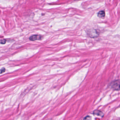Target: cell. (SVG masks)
Wrapping results in <instances>:
<instances>
[{"instance_id":"obj_1","label":"cell","mask_w":120,"mask_h":120,"mask_svg":"<svg viewBox=\"0 0 120 120\" xmlns=\"http://www.w3.org/2000/svg\"><path fill=\"white\" fill-rule=\"evenodd\" d=\"M111 87L115 91H120V80H115L111 82Z\"/></svg>"},{"instance_id":"obj_2","label":"cell","mask_w":120,"mask_h":120,"mask_svg":"<svg viewBox=\"0 0 120 120\" xmlns=\"http://www.w3.org/2000/svg\"><path fill=\"white\" fill-rule=\"evenodd\" d=\"M87 34L88 36L91 38H94L98 37L99 35L98 32L94 29H91L87 31Z\"/></svg>"},{"instance_id":"obj_3","label":"cell","mask_w":120,"mask_h":120,"mask_svg":"<svg viewBox=\"0 0 120 120\" xmlns=\"http://www.w3.org/2000/svg\"><path fill=\"white\" fill-rule=\"evenodd\" d=\"M43 36L39 35H34L31 36L29 38L30 41H34L36 40H40L42 39Z\"/></svg>"},{"instance_id":"obj_4","label":"cell","mask_w":120,"mask_h":120,"mask_svg":"<svg viewBox=\"0 0 120 120\" xmlns=\"http://www.w3.org/2000/svg\"><path fill=\"white\" fill-rule=\"evenodd\" d=\"M93 114L95 115L103 117L104 116V113L101 111L98 110H95L93 112Z\"/></svg>"},{"instance_id":"obj_5","label":"cell","mask_w":120,"mask_h":120,"mask_svg":"<svg viewBox=\"0 0 120 120\" xmlns=\"http://www.w3.org/2000/svg\"><path fill=\"white\" fill-rule=\"evenodd\" d=\"M97 15L100 18H104L105 16V11L103 10H101L99 11Z\"/></svg>"},{"instance_id":"obj_6","label":"cell","mask_w":120,"mask_h":120,"mask_svg":"<svg viewBox=\"0 0 120 120\" xmlns=\"http://www.w3.org/2000/svg\"><path fill=\"white\" fill-rule=\"evenodd\" d=\"M83 120H92V117L90 116H86L83 119Z\"/></svg>"},{"instance_id":"obj_7","label":"cell","mask_w":120,"mask_h":120,"mask_svg":"<svg viewBox=\"0 0 120 120\" xmlns=\"http://www.w3.org/2000/svg\"><path fill=\"white\" fill-rule=\"evenodd\" d=\"M5 69L4 68H3L0 70V74H2L5 72Z\"/></svg>"},{"instance_id":"obj_8","label":"cell","mask_w":120,"mask_h":120,"mask_svg":"<svg viewBox=\"0 0 120 120\" xmlns=\"http://www.w3.org/2000/svg\"><path fill=\"white\" fill-rule=\"evenodd\" d=\"M6 43V40L5 39H3L0 40V43L1 44H5Z\"/></svg>"},{"instance_id":"obj_9","label":"cell","mask_w":120,"mask_h":120,"mask_svg":"<svg viewBox=\"0 0 120 120\" xmlns=\"http://www.w3.org/2000/svg\"><path fill=\"white\" fill-rule=\"evenodd\" d=\"M52 120V119L51 118H49V119H47V120Z\"/></svg>"}]
</instances>
